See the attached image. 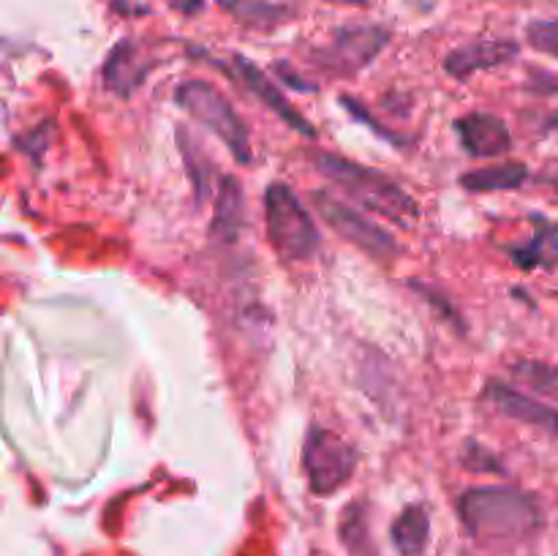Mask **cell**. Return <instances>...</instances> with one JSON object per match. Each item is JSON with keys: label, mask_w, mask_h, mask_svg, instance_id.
I'll use <instances>...</instances> for the list:
<instances>
[{"label": "cell", "mask_w": 558, "mask_h": 556, "mask_svg": "<svg viewBox=\"0 0 558 556\" xmlns=\"http://www.w3.org/2000/svg\"><path fill=\"white\" fill-rule=\"evenodd\" d=\"M458 516L483 543H521L543 527V510L532 494L512 485H480L458 496Z\"/></svg>", "instance_id": "obj_1"}, {"label": "cell", "mask_w": 558, "mask_h": 556, "mask_svg": "<svg viewBox=\"0 0 558 556\" xmlns=\"http://www.w3.org/2000/svg\"><path fill=\"white\" fill-rule=\"evenodd\" d=\"M314 167L325 174L327 180H332L336 185H341L349 196L360 202L368 210L379 213V216L392 218L401 227H412L420 216V207L412 196L407 194L398 180H392L390 174L379 172V169H371L365 164L352 161V158L336 156V153H316Z\"/></svg>", "instance_id": "obj_2"}, {"label": "cell", "mask_w": 558, "mask_h": 556, "mask_svg": "<svg viewBox=\"0 0 558 556\" xmlns=\"http://www.w3.org/2000/svg\"><path fill=\"white\" fill-rule=\"evenodd\" d=\"M267 240L281 259H311L319 251V229L287 183H272L265 194Z\"/></svg>", "instance_id": "obj_3"}, {"label": "cell", "mask_w": 558, "mask_h": 556, "mask_svg": "<svg viewBox=\"0 0 558 556\" xmlns=\"http://www.w3.org/2000/svg\"><path fill=\"white\" fill-rule=\"evenodd\" d=\"M174 101H178L196 123H202L207 131H213V134L229 147L234 161L251 164L248 129H245V123L240 120V114L234 112L229 98L223 96L216 85H210V82L205 80H185L183 85L174 90Z\"/></svg>", "instance_id": "obj_4"}, {"label": "cell", "mask_w": 558, "mask_h": 556, "mask_svg": "<svg viewBox=\"0 0 558 556\" xmlns=\"http://www.w3.org/2000/svg\"><path fill=\"white\" fill-rule=\"evenodd\" d=\"M357 467V452L336 431L314 425L303 445V469L308 478V488L319 496H330L341 491L352 480Z\"/></svg>", "instance_id": "obj_5"}, {"label": "cell", "mask_w": 558, "mask_h": 556, "mask_svg": "<svg viewBox=\"0 0 558 556\" xmlns=\"http://www.w3.org/2000/svg\"><path fill=\"white\" fill-rule=\"evenodd\" d=\"M390 44V31L381 25H341L332 31V41L316 49L314 63L327 74L352 76L374 63Z\"/></svg>", "instance_id": "obj_6"}, {"label": "cell", "mask_w": 558, "mask_h": 556, "mask_svg": "<svg viewBox=\"0 0 558 556\" xmlns=\"http://www.w3.org/2000/svg\"><path fill=\"white\" fill-rule=\"evenodd\" d=\"M311 200H314L316 210L322 213V218H325V221L341 234V238H347L349 243L363 249L365 254H371L374 259H396L401 245H398L396 238H392L387 229H381L379 223L365 218L363 213L349 207L347 202L332 196L330 191H314Z\"/></svg>", "instance_id": "obj_7"}, {"label": "cell", "mask_w": 558, "mask_h": 556, "mask_svg": "<svg viewBox=\"0 0 558 556\" xmlns=\"http://www.w3.org/2000/svg\"><path fill=\"white\" fill-rule=\"evenodd\" d=\"M153 65H156V60L147 55V49L142 47L136 38H120V41L109 49L107 60H104V87H107L109 93H114V96L129 98L131 93L140 90V85L147 80Z\"/></svg>", "instance_id": "obj_8"}, {"label": "cell", "mask_w": 558, "mask_h": 556, "mask_svg": "<svg viewBox=\"0 0 558 556\" xmlns=\"http://www.w3.org/2000/svg\"><path fill=\"white\" fill-rule=\"evenodd\" d=\"M227 74L234 76V80H240V85H243L248 93H254V96L259 98L272 114H278V118L289 125V129H294L298 134L311 136V140H314L316 129L308 123V118H303V114H300L298 109L283 98V93L267 80L265 71L256 69L248 58H243V55H232V65H227Z\"/></svg>", "instance_id": "obj_9"}, {"label": "cell", "mask_w": 558, "mask_h": 556, "mask_svg": "<svg viewBox=\"0 0 558 556\" xmlns=\"http://www.w3.org/2000/svg\"><path fill=\"white\" fill-rule=\"evenodd\" d=\"M483 401L490 403L505 418H512L518 423L532 425V428L545 431L550 436H558V409H550L548 403L537 401V398L526 396V392L515 390V387L505 385V382L490 379L485 385Z\"/></svg>", "instance_id": "obj_10"}, {"label": "cell", "mask_w": 558, "mask_h": 556, "mask_svg": "<svg viewBox=\"0 0 558 556\" xmlns=\"http://www.w3.org/2000/svg\"><path fill=\"white\" fill-rule=\"evenodd\" d=\"M521 52V44L512 38H480V41L456 47L445 58V71L452 80H469L472 74L494 65L510 63Z\"/></svg>", "instance_id": "obj_11"}, {"label": "cell", "mask_w": 558, "mask_h": 556, "mask_svg": "<svg viewBox=\"0 0 558 556\" xmlns=\"http://www.w3.org/2000/svg\"><path fill=\"white\" fill-rule=\"evenodd\" d=\"M456 131L469 156L496 158L512 147V134L501 118L490 112H469L456 120Z\"/></svg>", "instance_id": "obj_12"}, {"label": "cell", "mask_w": 558, "mask_h": 556, "mask_svg": "<svg viewBox=\"0 0 558 556\" xmlns=\"http://www.w3.org/2000/svg\"><path fill=\"white\" fill-rule=\"evenodd\" d=\"M534 234L529 243L510 249L512 262L523 270H537V267H558V227L548 218L534 216Z\"/></svg>", "instance_id": "obj_13"}, {"label": "cell", "mask_w": 558, "mask_h": 556, "mask_svg": "<svg viewBox=\"0 0 558 556\" xmlns=\"http://www.w3.org/2000/svg\"><path fill=\"white\" fill-rule=\"evenodd\" d=\"M245 227V196L243 185L232 178V174H223L221 183H218V196H216V216H213V234H218L221 240L232 243L238 240L240 229Z\"/></svg>", "instance_id": "obj_14"}, {"label": "cell", "mask_w": 558, "mask_h": 556, "mask_svg": "<svg viewBox=\"0 0 558 556\" xmlns=\"http://www.w3.org/2000/svg\"><path fill=\"white\" fill-rule=\"evenodd\" d=\"M529 180V167L526 164H494V167H480L472 169V172L461 174V185L466 191H512L521 189L523 183Z\"/></svg>", "instance_id": "obj_15"}, {"label": "cell", "mask_w": 558, "mask_h": 556, "mask_svg": "<svg viewBox=\"0 0 558 556\" xmlns=\"http://www.w3.org/2000/svg\"><path fill=\"white\" fill-rule=\"evenodd\" d=\"M390 537L401 556H420L428 545L430 537V518L423 505H412L396 518L390 529Z\"/></svg>", "instance_id": "obj_16"}, {"label": "cell", "mask_w": 558, "mask_h": 556, "mask_svg": "<svg viewBox=\"0 0 558 556\" xmlns=\"http://www.w3.org/2000/svg\"><path fill=\"white\" fill-rule=\"evenodd\" d=\"M221 5L234 20L254 27V31H272V27L294 16L292 9L281 3H267V0H221Z\"/></svg>", "instance_id": "obj_17"}, {"label": "cell", "mask_w": 558, "mask_h": 556, "mask_svg": "<svg viewBox=\"0 0 558 556\" xmlns=\"http://www.w3.org/2000/svg\"><path fill=\"white\" fill-rule=\"evenodd\" d=\"M510 371L518 382L558 403V365L543 363V360H515Z\"/></svg>", "instance_id": "obj_18"}, {"label": "cell", "mask_w": 558, "mask_h": 556, "mask_svg": "<svg viewBox=\"0 0 558 556\" xmlns=\"http://www.w3.org/2000/svg\"><path fill=\"white\" fill-rule=\"evenodd\" d=\"M529 47L558 60V16L554 20H534L526 25Z\"/></svg>", "instance_id": "obj_19"}, {"label": "cell", "mask_w": 558, "mask_h": 556, "mask_svg": "<svg viewBox=\"0 0 558 556\" xmlns=\"http://www.w3.org/2000/svg\"><path fill=\"white\" fill-rule=\"evenodd\" d=\"M463 467L474 469V472H501V461L483 445H466V452H463Z\"/></svg>", "instance_id": "obj_20"}, {"label": "cell", "mask_w": 558, "mask_h": 556, "mask_svg": "<svg viewBox=\"0 0 558 556\" xmlns=\"http://www.w3.org/2000/svg\"><path fill=\"white\" fill-rule=\"evenodd\" d=\"M272 71H276V74L281 76L283 82H287V85L298 87V90H311V93L316 90V85H311V82H305L303 76H298V74H294V71H292V65H289L287 60H276V63H272Z\"/></svg>", "instance_id": "obj_21"}, {"label": "cell", "mask_w": 558, "mask_h": 556, "mask_svg": "<svg viewBox=\"0 0 558 556\" xmlns=\"http://www.w3.org/2000/svg\"><path fill=\"white\" fill-rule=\"evenodd\" d=\"M207 5V0H172V9L180 11V14L185 16H196L202 14Z\"/></svg>", "instance_id": "obj_22"}, {"label": "cell", "mask_w": 558, "mask_h": 556, "mask_svg": "<svg viewBox=\"0 0 558 556\" xmlns=\"http://www.w3.org/2000/svg\"><path fill=\"white\" fill-rule=\"evenodd\" d=\"M537 183L548 185V189L558 191V161H550L548 167H543V172L537 174Z\"/></svg>", "instance_id": "obj_23"}, {"label": "cell", "mask_w": 558, "mask_h": 556, "mask_svg": "<svg viewBox=\"0 0 558 556\" xmlns=\"http://www.w3.org/2000/svg\"><path fill=\"white\" fill-rule=\"evenodd\" d=\"M327 3H336V5H368L371 0H327Z\"/></svg>", "instance_id": "obj_24"}]
</instances>
